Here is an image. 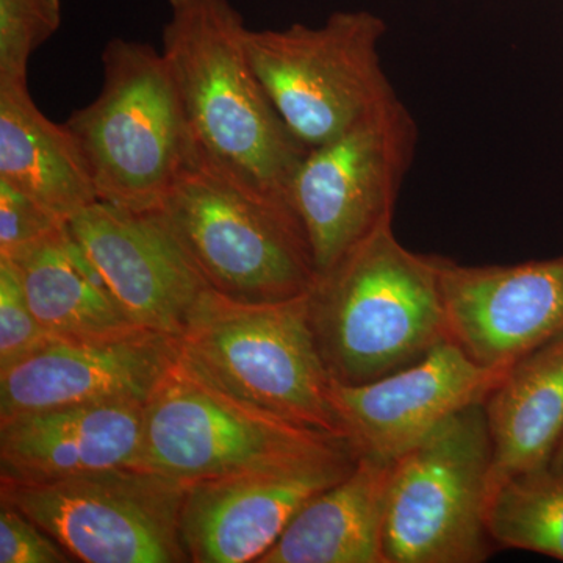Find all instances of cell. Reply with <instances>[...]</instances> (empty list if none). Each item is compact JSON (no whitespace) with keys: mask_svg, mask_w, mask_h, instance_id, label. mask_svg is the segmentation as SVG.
I'll return each instance as SVG.
<instances>
[{"mask_svg":"<svg viewBox=\"0 0 563 563\" xmlns=\"http://www.w3.org/2000/svg\"><path fill=\"white\" fill-rule=\"evenodd\" d=\"M68 229L136 328L174 339L187 331L211 288L158 211L99 201Z\"/></svg>","mask_w":563,"mask_h":563,"instance_id":"cell-12","label":"cell"},{"mask_svg":"<svg viewBox=\"0 0 563 563\" xmlns=\"http://www.w3.org/2000/svg\"><path fill=\"white\" fill-rule=\"evenodd\" d=\"M484 409L492 490L514 474L551 463L563 437V335L510 365Z\"/></svg>","mask_w":563,"mask_h":563,"instance_id":"cell-19","label":"cell"},{"mask_svg":"<svg viewBox=\"0 0 563 563\" xmlns=\"http://www.w3.org/2000/svg\"><path fill=\"white\" fill-rule=\"evenodd\" d=\"M66 224L27 196L0 184V261H18Z\"/></svg>","mask_w":563,"mask_h":563,"instance_id":"cell-24","label":"cell"},{"mask_svg":"<svg viewBox=\"0 0 563 563\" xmlns=\"http://www.w3.org/2000/svg\"><path fill=\"white\" fill-rule=\"evenodd\" d=\"M418 140L412 111L398 98L307 152L287 196L309 236L318 276L393 224Z\"/></svg>","mask_w":563,"mask_h":563,"instance_id":"cell-10","label":"cell"},{"mask_svg":"<svg viewBox=\"0 0 563 563\" xmlns=\"http://www.w3.org/2000/svg\"><path fill=\"white\" fill-rule=\"evenodd\" d=\"M352 446L236 402L179 361L146 402L141 468L191 484L269 466L290 465Z\"/></svg>","mask_w":563,"mask_h":563,"instance_id":"cell-8","label":"cell"},{"mask_svg":"<svg viewBox=\"0 0 563 563\" xmlns=\"http://www.w3.org/2000/svg\"><path fill=\"white\" fill-rule=\"evenodd\" d=\"M187 485L141 466L41 484L0 481L21 510L85 563H185L180 514Z\"/></svg>","mask_w":563,"mask_h":563,"instance_id":"cell-9","label":"cell"},{"mask_svg":"<svg viewBox=\"0 0 563 563\" xmlns=\"http://www.w3.org/2000/svg\"><path fill=\"white\" fill-rule=\"evenodd\" d=\"M493 443L484 402L448 418L391 463L385 514L387 563H483Z\"/></svg>","mask_w":563,"mask_h":563,"instance_id":"cell-6","label":"cell"},{"mask_svg":"<svg viewBox=\"0 0 563 563\" xmlns=\"http://www.w3.org/2000/svg\"><path fill=\"white\" fill-rule=\"evenodd\" d=\"M11 263L33 314L54 339L102 340L143 331L121 309L68 224Z\"/></svg>","mask_w":563,"mask_h":563,"instance_id":"cell-20","label":"cell"},{"mask_svg":"<svg viewBox=\"0 0 563 563\" xmlns=\"http://www.w3.org/2000/svg\"><path fill=\"white\" fill-rule=\"evenodd\" d=\"M54 340L33 314L16 268L0 261V372L35 354Z\"/></svg>","mask_w":563,"mask_h":563,"instance_id":"cell-23","label":"cell"},{"mask_svg":"<svg viewBox=\"0 0 563 563\" xmlns=\"http://www.w3.org/2000/svg\"><path fill=\"white\" fill-rule=\"evenodd\" d=\"M60 25V0H0V84L27 81L33 54Z\"/></svg>","mask_w":563,"mask_h":563,"instance_id":"cell-22","label":"cell"},{"mask_svg":"<svg viewBox=\"0 0 563 563\" xmlns=\"http://www.w3.org/2000/svg\"><path fill=\"white\" fill-rule=\"evenodd\" d=\"M146 404H79L0 418V481L41 484L139 466Z\"/></svg>","mask_w":563,"mask_h":563,"instance_id":"cell-16","label":"cell"},{"mask_svg":"<svg viewBox=\"0 0 563 563\" xmlns=\"http://www.w3.org/2000/svg\"><path fill=\"white\" fill-rule=\"evenodd\" d=\"M357 461L354 446H346L306 462L188 484L180 514L187 561H261L299 510L340 483Z\"/></svg>","mask_w":563,"mask_h":563,"instance_id":"cell-11","label":"cell"},{"mask_svg":"<svg viewBox=\"0 0 563 563\" xmlns=\"http://www.w3.org/2000/svg\"><path fill=\"white\" fill-rule=\"evenodd\" d=\"M551 463H555V465L563 463V437L561 443H559L558 451H555L553 461H551Z\"/></svg>","mask_w":563,"mask_h":563,"instance_id":"cell-26","label":"cell"},{"mask_svg":"<svg viewBox=\"0 0 563 563\" xmlns=\"http://www.w3.org/2000/svg\"><path fill=\"white\" fill-rule=\"evenodd\" d=\"M101 58V91L66 128L87 157L99 201L158 210L191 162L172 69L162 52L133 40H110Z\"/></svg>","mask_w":563,"mask_h":563,"instance_id":"cell-5","label":"cell"},{"mask_svg":"<svg viewBox=\"0 0 563 563\" xmlns=\"http://www.w3.org/2000/svg\"><path fill=\"white\" fill-rule=\"evenodd\" d=\"M509 368L479 365L448 340L372 383L333 380V409L358 455L395 461L448 418L485 402Z\"/></svg>","mask_w":563,"mask_h":563,"instance_id":"cell-13","label":"cell"},{"mask_svg":"<svg viewBox=\"0 0 563 563\" xmlns=\"http://www.w3.org/2000/svg\"><path fill=\"white\" fill-rule=\"evenodd\" d=\"M448 335L474 362L509 368L563 335V255L515 265L440 258Z\"/></svg>","mask_w":563,"mask_h":563,"instance_id":"cell-14","label":"cell"},{"mask_svg":"<svg viewBox=\"0 0 563 563\" xmlns=\"http://www.w3.org/2000/svg\"><path fill=\"white\" fill-rule=\"evenodd\" d=\"M73 558L31 518L0 501V563H66Z\"/></svg>","mask_w":563,"mask_h":563,"instance_id":"cell-25","label":"cell"},{"mask_svg":"<svg viewBox=\"0 0 563 563\" xmlns=\"http://www.w3.org/2000/svg\"><path fill=\"white\" fill-rule=\"evenodd\" d=\"M0 184L66 222L99 202L79 141L38 109L29 81L0 84Z\"/></svg>","mask_w":563,"mask_h":563,"instance_id":"cell-17","label":"cell"},{"mask_svg":"<svg viewBox=\"0 0 563 563\" xmlns=\"http://www.w3.org/2000/svg\"><path fill=\"white\" fill-rule=\"evenodd\" d=\"M440 258L407 250L385 224L318 276L310 320L333 380L372 383L450 340Z\"/></svg>","mask_w":563,"mask_h":563,"instance_id":"cell-2","label":"cell"},{"mask_svg":"<svg viewBox=\"0 0 563 563\" xmlns=\"http://www.w3.org/2000/svg\"><path fill=\"white\" fill-rule=\"evenodd\" d=\"M162 54L187 122L191 165L244 190L288 199L306 157L247 54L243 14L231 0H168Z\"/></svg>","mask_w":563,"mask_h":563,"instance_id":"cell-1","label":"cell"},{"mask_svg":"<svg viewBox=\"0 0 563 563\" xmlns=\"http://www.w3.org/2000/svg\"><path fill=\"white\" fill-rule=\"evenodd\" d=\"M496 550L529 551L563 562V463L514 474L496 485L487 509Z\"/></svg>","mask_w":563,"mask_h":563,"instance_id":"cell-21","label":"cell"},{"mask_svg":"<svg viewBox=\"0 0 563 563\" xmlns=\"http://www.w3.org/2000/svg\"><path fill=\"white\" fill-rule=\"evenodd\" d=\"M391 463L358 455L340 483L299 510L258 563H387L385 514Z\"/></svg>","mask_w":563,"mask_h":563,"instance_id":"cell-18","label":"cell"},{"mask_svg":"<svg viewBox=\"0 0 563 563\" xmlns=\"http://www.w3.org/2000/svg\"><path fill=\"white\" fill-rule=\"evenodd\" d=\"M155 211L229 301H290L317 284L309 236L288 199L244 190L190 163Z\"/></svg>","mask_w":563,"mask_h":563,"instance_id":"cell-4","label":"cell"},{"mask_svg":"<svg viewBox=\"0 0 563 563\" xmlns=\"http://www.w3.org/2000/svg\"><path fill=\"white\" fill-rule=\"evenodd\" d=\"M177 361V339L165 333L54 339L0 372V418L79 404H146Z\"/></svg>","mask_w":563,"mask_h":563,"instance_id":"cell-15","label":"cell"},{"mask_svg":"<svg viewBox=\"0 0 563 563\" xmlns=\"http://www.w3.org/2000/svg\"><path fill=\"white\" fill-rule=\"evenodd\" d=\"M309 295L242 303L211 290L177 339L180 365L243 406L344 435L332 404L333 379L314 339Z\"/></svg>","mask_w":563,"mask_h":563,"instance_id":"cell-3","label":"cell"},{"mask_svg":"<svg viewBox=\"0 0 563 563\" xmlns=\"http://www.w3.org/2000/svg\"><path fill=\"white\" fill-rule=\"evenodd\" d=\"M385 33L383 18L366 10L335 11L318 27L250 29L252 66L307 150L399 98L380 58Z\"/></svg>","mask_w":563,"mask_h":563,"instance_id":"cell-7","label":"cell"}]
</instances>
